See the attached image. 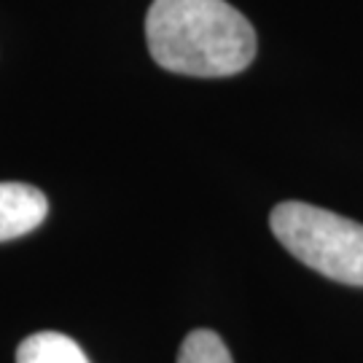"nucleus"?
Returning <instances> with one entry per match:
<instances>
[{"label": "nucleus", "instance_id": "f03ea898", "mask_svg": "<svg viewBox=\"0 0 363 363\" xmlns=\"http://www.w3.org/2000/svg\"><path fill=\"white\" fill-rule=\"evenodd\" d=\"M269 226L280 245L310 269L345 286H363V223L307 202H280Z\"/></svg>", "mask_w": 363, "mask_h": 363}, {"label": "nucleus", "instance_id": "7ed1b4c3", "mask_svg": "<svg viewBox=\"0 0 363 363\" xmlns=\"http://www.w3.org/2000/svg\"><path fill=\"white\" fill-rule=\"evenodd\" d=\"M49 199L30 183H0V242L16 240L43 223Z\"/></svg>", "mask_w": 363, "mask_h": 363}, {"label": "nucleus", "instance_id": "20e7f679", "mask_svg": "<svg viewBox=\"0 0 363 363\" xmlns=\"http://www.w3.org/2000/svg\"><path fill=\"white\" fill-rule=\"evenodd\" d=\"M16 363H89V358L76 339L60 331H38L19 345Z\"/></svg>", "mask_w": 363, "mask_h": 363}, {"label": "nucleus", "instance_id": "39448f33", "mask_svg": "<svg viewBox=\"0 0 363 363\" xmlns=\"http://www.w3.org/2000/svg\"><path fill=\"white\" fill-rule=\"evenodd\" d=\"M178 363H234L232 352L226 350L223 339L216 331L208 328H196L183 339Z\"/></svg>", "mask_w": 363, "mask_h": 363}, {"label": "nucleus", "instance_id": "f257e3e1", "mask_svg": "<svg viewBox=\"0 0 363 363\" xmlns=\"http://www.w3.org/2000/svg\"><path fill=\"white\" fill-rule=\"evenodd\" d=\"M145 38L156 62L181 76H234L256 57L253 27L226 0H154Z\"/></svg>", "mask_w": 363, "mask_h": 363}]
</instances>
